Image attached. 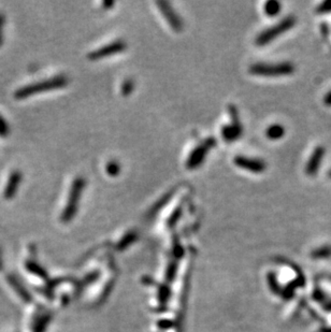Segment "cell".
<instances>
[{
  "label": "cell",
  "instance_id": "cell-11",
  "mask_svg": "<svg viewBox=\"0 0 331 332\" xmlns=\"http://www.w3.org/2000/svg\"><path fill=\"white\" fill-rule=\"evenodd\" d=\"M22 180H23V174L21 171L15 170L10 174L8 182H6V184H5L4 191H3V197L6 200H11L13 199V197L15 196L18 187L22 183Z\"/></svg>",
  "mask_w": 331,
  "mask_h": 332
},
{
  "label": "cell",
  "instance_id": "cell-18",
  "mask_svg": "<svg viewBox=\"0 0 331 332\" xmlns=\"http://www.w3.org/2000/svg\"><path fill=\"white\" fill-rule=\"evenodd\" d=\"M316 12L319 13V14H325V13L331 12V0H326V1L321 3L317 6Z\"/></svg>",
  "mask_w": 331,
  "mask_h": 332
},
{
  "label": "cell",
  "instance_id": "cell-16",
  "mask_svg": "<svg viewBox=\"0 0 331 332\" xmlns=\"http://www.w3.org/2000/svg\"><path fill=\"white\" fill-rule=\"evenodd\" d=\"M281 11V3L278 1H268L265 4V12L269 16H275Z\"/></svg>",
  "mask_w": 331,
  "mask_h": 332
},
{
  "label": "cell",
  "instance_id": "cell-21",
  "mask_svg": "<svg viewBox=\"0 0 331 332\" xmlns=\"http://www.w3.org/2000/svg\"><path fill=\"white\" fill-rule=\"evenodd\" d=\"M4 26H5V16H4L3 13L0 12V48H1L3 45Z\"/></svg>",
  "mask_w": 331,
  "mask_h": 332
},
{
  "label": "cell",
  "instance_id": "cell-8",
  "mask_svg": "<svg viewBox=\"0 0 331 332\" xmlns=\"http://www.w3.org/2000/svg\"><path fill=\"white\" fill-rule=\"evenodd\" d=\"M235 164L239 168L251 171L253 173H263L265 170V168H267V165H265L264 160L245 157V156H237L235 159Z\"/></svg>",
  "mask_w": 331,
  "mask_h": 332
},
{
  "label": "cell",
  "instance_id": "cell-3",
  "mask_svg": "<svg viewBox=\"0 0 331 332\" xmlns=\"http://www.w3.org/2000/svg\"><path fill=\"white\" fill-rule=\"evenodd\" d=\"M295 67L290 63L255 64L250 68V73L262 76H280L294 73Z\"/></svg>",
  "mask_w": 331,
  "mask_h": 332
},
{
  "label": "cell",
  "instance_id": "cell-20",
  "mask_svg": "<svg viewBox=\"0 0 331 332\" xmlns=\"http://www.w3.org/2000/svg\"><path fill=\"white\" fill-rule=\"evenodd\" d=\"M107 171L110 175H112V177H115V175H118L120 172V166L116 161H111L109 162V165L107 166Z\"/></svg>",
  "mask_w": 331,
  "mask_h": 332
},
{
  "label": "cell",
  "instance_id": "cell-23",
  "mask_svg": "<svg viewBox=\"0 0 331 332\" xmlns=\"http://www.w3.org/2000/svg\"><path fill=\"white\" fill-rule=\"evenodd\" d=\"M325 103L327 106H331V93H329L327 96H326V98H325Z\"/></svg>",
  "mask_w": 331,
  "mask_h": 332
},
{
  "label": "cell",
  "instance_id": "cell-24",
  "mask_svg": "<svg viewBox=\"0 0 331 332\" xmlns=\"http://www.w3.org/2000/svg\"><path fill=\"white\" fill-rule=\"evenodd\" d=\"M329 177H330V178H331V170H330V171H329Z\"/></svg>",
  "mask_w": 331,
  "mask_h": 332
},
{
  "label": "cell",
  "instance_id": "cell-13",
  "mask_svg": "<svg viewBox=\"0 0 331 332\" xmlns=\"http://www.w3.org/2000/svg\"><path fill=\"white\" fill-rule=\"evenodd\" d=\"M25 268L29 273H31V274H34L38 277H40L42 279L48 278L47 271H45L37 262H35V260H27V262L25 263Z\"/></svg>",
  "mask_w": 331,
  "mask_h": 332
},
{
  "label": "cell",
  "instance_id": "cell-1",
  "mask_svg": "<svg viewBox=\"0 0 331 332\" xmlns=\"http://www.w3.org/2000/svg\"><path fill=\"white\" fill-rule=\"evenodd\" d=\"M67 84H68V79L66 76H64V75L54 76V77H52V79L36 82V83L29 84V85H26L22 88H18L14 93V98L17 100L26 99L37 94L63 88L66 86Z\"/></svg>",
  "mask_w": 331,
  "mask_h": 332
},
{
  "label": "cell",
  "instance_id": "cell-15",
  "mask_svg": "<svg viewBox=\"0 0 331 332\" xmlns=\"http://www.w3.org/2000/svg\"><path fill=\"white\" fill-rule=\"evenodd\" d=\"M285 134V129L280 124H274V125L270 126L267 132H265V135L270 140H278Z\"/></svg>",
  "mask_w": 331,
  "mask_h": 332
},
{
  "label": "cell",
  "instance_id": "cell-10",
  "mask_svg": "<svg viewBox=\"0 0 331 332\" xmlns=\"http://www.w3.org/2000/svg\"><path fill=\"white\" fill-rule=\"evenodd\" d=\"M324 155H325V147L324 146H317L314 149V152L312 153V155H311V157L308 161L307 168H306V171L309 177H315L317 172H319V169L322 165Z\"/></svg>",
  "mask_w": 331,
  "mask_h": 332
},
{
  "label": "cell",
  "instance_id": "cell-22",
  "mask_svg": "<svg viewBox=\"0 0 331 332\" xmlns=\"http://www.w3.org/2000/svg\"><path fill=\"white\" fill-rule=\"evenodd\" d=\"M132 88H133V84H132V81H127V82L124 83V85H123V87H122V92H123V94L128 95L129 93L132 92Z\"/></svg>",
  "mask_w": 331,
  "mask_h": 332
},
{
  "label": "cell",
  "instance_id": "cell-12",
  "mask_svg": "<svg viewBox=\"0 0 331 332\" xmlns=\"http://www.w3.org/2000/svg\"><path fill=\"white\" fill-rule=\"evenodd\" d=\"M6 281H8L12 289L16 292V295L21 298L25 303H30L32 301L31 294L16 276H14L13 274H8L6 275Z\"/></svg>",
  "mask_w": 331,
  "mask_h": 332
},
{
  "label": "cell",
  "instance_id": "cell-7",
  "mask_svg": "<svg viewBox=\"0 0 331 332\" xmlns=\"http://www.w3.org/2000/svg\"><path fill=\"white\" fill-rule=\"evenodd\" d=\"M127 49V44L125 41L123 40H118L114 41L112 43H110L108 45H103L100 49L93 51L92 53L88 55V58L92 61H97V60H101V58L109 57L112 55H116L119 53H122Z\"/></svg>",
  "mask_w": 331,
  "mask_h": 332
},
{
  "label": "cell",
  "instance_id": "cell-17",
  "mask_svg": "<svg viewBox=\"0 0 331 332\" xmlns=\"http://www.w3.org/2000/svg\"><path fill=\"white\" fill-rule=\"evenodd\" d=\"M10 133L9 124L5 121L4 117L0 114V138H5Z\"/></svg>",
  "mask_w": 331,
  "mask_h": 332
},
{
  "label": "cell",
  "instance_id": "cell-19",
  "mask_svg": "<svg viewBox=\"0 0 331 332\" xmlns=\"http://www.w3.org/2000/svg\"><path fill=\"white\" fill-rule=\"evenodd\" d=\"M331 255V247L330 246H325V247H322V249L316 250L313 253V256L315 258H320V257H326V256H330Z\"/></svg>",
  "mask_w": 331,
  "mask_h": 332
},
{
  "label": "cell",
  "instance_id": "cell-5",
  "mask_svg": "<svg viewBox=\"0 0 331 332\" xmlns=\"http://www.w3.org/2000/svg\"><path fill=\"white\" fill-rule=\"evenodd\" d=\"M215 144H216V141L214 138H207L204 141L201 142L200 144L197 145V147L191 153L190 157H188L186 161L187 169L192 170V169H196L199 166L202 165L203 160L206 157V154L209 153L214 146H215Z\"/></svg>",
  "mask_w": 331,
  "mask_h": 332
},
{
  "label": "cell",
  "instance_id": "cell-6",
  "mask_svg": "<svg viewBox=\"0 0 331 332\" xmlns=\"http://www.w3.org/2000/svg\"><path fill=\"white\" fill-rule=\"evenodd\" d=\"M229 112L231 116V124L230 125H227L223 127L222 135L225 141L233 142V141L238 140L240 136L242 135L243 129H242L241 123H240L239 114H238V111L236 107H233V106L229 107Z\"/></svg>",
  "mask_w": 331,
  "mask_h": 332
},
{
  "label": "cell",
  "instance_id": "cell-25",
  "mask_svg": "<svg viewBox=\"0 0 331 332\" xmlns=\"http://www.w3.org/2000/svg\"><path fill=\"white\" fill-rule=\"evenodd\" d=\"M328 332H331V330H330V331H328Z\"/></svg>",
  "mask_w": 331,
  "mask_h": 332
},
{
  "label": "cell",
  "instance_id": "cell-9",
  "mask_svg": "<svg viewBox=\"0 0 331 332\" xmlns=\"http://www.w3.org/2000/svg\"><path fill=\"white\" fill-rule=\"evenodd\" d=\"M157 5L159 6L160 12L163 13L169 25L171 26V28L175 31H181L182 28H183V23H182V19L177 14V12L172 9V6L168 2L164 1H158Z\"/></svg>",
  "mask_w": 331,
  "mask_h": 332
},
{
  "label": "cell",
  "instance_id": "cell-4",
  "mask_svg": "<svg viewBox=\"0 0 331 332\" xmlns=\"http://www.w3.org/2000/svg\"><path fill=\"white\" fill-rule=\"evenodd\" d=\"M296 24V18L294 16H288L286 18L282 19L280 23L275 24L273 27H270L268 29L264 30L261 35L256 39V44L258 47H265V45L269 44L271 41H273L275 38L280 37L284 32L291 29Z\"/></svg>",
  "mask_w": 331,
  "mask_h": 332
},
{
  "label": "cell",
  "instance_id": "cell-2",
  "mask_svg": "<svg viewBox=\"0 0 331 332\" xmlns=\"http://www.w3.org/2000/svg\"><path fill=\"white\" fill-rule=\"evenodd\" d=\"M86 181L82 177H77L74 179L72 185L70 187V192L68 195V200L66 202V206L62 213L61 219L64 223H68V221L72 220L75 216L77 206H79V202L82 197V194L84 188H85Z\"/></svg>",
  "mask_w": 331,
  "mask_h": 332
},
{
  "label": "cell",
  "instance_id": "cell-14",
  "mask_svg": "<svg viewBox=\"0 0 331 332\" xmlns=\"http://www.w3.org/2000/svg\"><path fill=\"white\" fill-rule=\"evenodd\" d=\"M50 322H51L50 314L45 313L42 315H39L36 318V322L34 323V332H44L47 330Z\"/></svg>",
  "mask_w": 331,
  "mask_h": 332
}]
</instances>
